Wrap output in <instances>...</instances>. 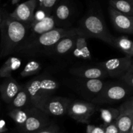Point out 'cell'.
I'll return each instance as SVG.
<instances>
[{
    "mask_svg": "<svg viewBox=\"0 0 133 133\" xmlns=\"http://www.w3.org/2000/svg\"><path fill=\"white\" fill-rule=\"evenodd\" d=\"M126 83H105L102 90L96 95L92 102L97 104L116 103L122 101L129 94V88Z\"/></svg>",
    "mask_w": 133,
    "mask_h": 133,
    "instance_id": "4",
    "label": "cell"
},
{
    "mask_svg": "<svg viewBox=\"0 0 133 133\" xmlns=\"http://www.w3.org/2000/svg\"><path fill=\"white\" fill-rule=\"evenodd\" d=\"M71 15V9L66 3H61L55 9V19L60 22L66 21Z\"/></svg>",
    "mask_w": 133,
    "mask_h": 133,
    "instance_id": "23",
    "label": "cell"
},
{
    "mask_svg": "<svg viewBox=\"0 0 133 133\" xmlns=\"http://www.w3.org/2000/svg\"><path fill=\"white\" fill-rule=\"evenodd\" d=\"M55 23V18L51 15H48L42 20L32 23L30 25L28 35L22 45L31 42L40 35L54 29Z\"/></svg>",
    "mask_w": 133,
    "mask_h": 133,
    "instance_id": "8",
    "label": "cell"
},
{
    "mask_svg": "<svg viewBox=\"0 0 133 133\" xmlns=\"http://www.w3.org/2000/svg\"><path fill=\"white\" fill-rule=\"evenodd\" d=\"M19 1V0H12V3L14 4H15V3H18Z\"/></svg>",
    "mask_w": 133,
    "mask_h": 133,
    "instance_id": "36",
    "label": "cell"
},
{
    "mask_svg": "<svg viewBox=\"0 0 133 133\" xmlns=\"http://www.w3.org/2000/svg\"><path fill=\"white\" fill-rule=\"evenodd\" d=\"M42 110L34 106L29 110V116L25 123V127L28 131H35L39 129L42 126V119L39 116L42 114Z\"/></svg>",
    "mask_w": 133,
    "mask_h": 133,
    "instance_id": "14",
    "label": "cell"
},
{
    "mask_svg": "<svg viewBox=\"0 0 133 133\" xmlns=\"http://www.w3.org/2000/svg\"><path fill=\"white\" fill-rule=\"evenodd\" d=\"M44 0H38V5H39V7H40V6L42 5L43 3H44Z\"/></svg>",
    "mask_w": 133,
    "mask_h": 133,
    "instance_id": "33",
    "label": "cell"
},
{
    "mask_svg": "<svg viewBox=\"0 0 133 133\" xmlns=\"http://www.w3.org/2000/svg\"><path fill=\"white\" fill-rule=\"evenodd\" d=\"M42 69V65L40 62L36 61H30L25 66L24 68L21 72L20 75L23 77L31 76L38 74Z\"/></svg>",
    "mask_w": 133,
    "mask_h": 133,
    "instance_id": "21",
    "label": "cell"
},
{
    "mask_svg": "<svg viewBox=\"0 0 133 133\" xmlns=\"http://www.w3.org/2000/svg\"><path fill=\"white\" fill-rule=\"evenodd\" d=\"M58 83L49 77L40 76L34 78L25 85L30 102L36 107L44 99L49 97L58 88Z\"/></svg>",
    "mask_w": 133,
    "mask_h": 133,
    "instance_id": "3",
    "label": "cell"
},
{
    "mask_svg": "<svg viewBox=\"0 0 133 133\" xmlns=\"http://www.w3.org/2000/svg\"><path fill=\"white\" fill-rule=\"evenodd\" d=\"M83 35L79 28H55L40 35L38 37L27 44L22 45V50L28 53H36L42 49H51L60 40L67 36Z\"/></svg>",
    "mask_w": 133,
    "mask_h": 133,
    "instance_id": "1",
    "label": "cell"
},
{
    "mask_svg": "<svg viewBox=\"0 0 133 133\" xmlns=\"http://www.w3.org/2000/svg\"><path fill=\"white\" fill-rule=\"evenodd\" d=\"M13 105L16 108H22L30 102L29 96L25 87L22 88L13 99Z\"/></svg>",
    "mask_w": 133,
    "mask_h": 133,
    "instance_id": "20",
    "label": "cell"
},
{
    "mask_svg": "<svg viewBox=\"0 0 133 133\" xmlns=\"http://www.w3.org/2000/svg\"><path fill=\"white\" fill-rule=\"evenodd\" d=\"M133 123V114L120 113L117 118L116 125L120 133H129Z\"/></svg>",
    "mask_w": 133,
    "mask_h": 133,
    "instance_id": "18",
    "label": "cell"
},
{
    "mask_svg": "<svg viewBox=\"0 0 133 133\" xmlns=\"http://www.w3.org/2000/svg\"><path fill=\"white\" fill-rule=\"evenodd\" d=\"M71 102V100L66 97L50 96L39 103L36 107L41 109L46 114L59 116L68 112Z\"/></svg>",
    "mask_w": 133,
    "mask_h": 133,
    "instance_id": "5",
    "label": "cell"
},
{
    "mask_svg": "<svg viewBox=\"0 0 133 133\" xmlns=\"http://www.w3.org/2000/svg\"><path fill=\"white\" fill-rule=\"evenodd\" d=\"M120 113H129L133 114V97L123 103L119 109Z\"/></svg>",
    "mask_w": 133,
    "mask_h": 133,
    "instance_id": "29",
    "label": "cell"
},
{
    "mask_svg": "<svg viewBox=\"0 0 133 133\" xmlns=\"http://www.w3.org/2000/svg\"><path fill=\"white\" fill-rule=\"evenodd\" d=\"M86 36L83 35H78L75 40L74 53L75 56L83 59H90L91 54L88 47Z\"/></svg>",
    "mask_w": 133,
    "mask_h": 133,
    "instance_id": "15",
    "label": "cell"
},
{
    "mask_svg": "<svg viewBox=\"0 0 133 133\" xmlns=\"http://www.w3.org/2000/svg\"><path fill=\"white\" fill-rule=\"evenodd\" d=\"M126 56L133 57V42L124 36L116 38V47Z\"/></svg>",
    "mask_w": 133,
    "mask_h": 133,
    "instance_id": "19",
    "label": "cell"
},
{
    "mask_svg": "<svg viewBox=\"0 0 133 133\" xmlns=\"http://www.w3.org/2000/svg\"><path fill=\"white\" fill-rule=\"evenodd\" d=\"M105 133H119V131L116 124L110 123L105 130Z\"/></svg>",
    "mask_w": 133,
    "mask_h": 133,
    "instance_id": "31",
    "label": "cell"
},
{
    "mask_svg": "<svg viewBox=\"0 0 133 133\" xmlns=\"http://www.w3.org/2000/svg\"><path fill=\"white\" fill-rule=\"evenodd\" d=\"M123 83H126L129 87L133 88V62L127 72L120 77Z\"/></svg>",
    "mask_w": 133,
    "mask_h": 133,
    "instance_id": "27",
    "label": "cell"
},
{
    "mask_svg": "<svg viewBox=\"0 0 133 133\" xmlns=\"http://www.w3.org/2000/svg\"><path fill=\"white\" fill-rule=\"evenodd\" d=\"M96 107L91 103L81 101H71L68 109V114L74 119L82 122H87L94 114Z\"/></svg>",
    "mask_w": 133,
    "mask_h": 133,
    "instance_id": "9",
    "label": "cell"
},
{
    "mask_svg": "<svg viewBox=\"0 0 133 133\" xmlns=\"http://www.w3.org/2000/svg\"><path fill=\"white\" fill-rule=\"evenodd\" d=\"M101 117L106 124H110L113 120L117 119L120 114L119 110L114 108L101 109L100 110Z\"/></svg>",
    "mask_w": 133,
    "mask_h": 133,
    "instance_id": "22",
    "label": "cell"
},
{
    "mask_svg": "<svg viewBox=\"0 0 133 133\" xmlns=\"http://www.w3.org/2000/svg\"><path fill=\"white\" fill-rule=\"evenodd\" d=\"M11 116L18 123L25 124L28 118L29 110L28 111H26V110H22L20 108H17V109L12 112Z\"/></svg>",
    "mask_w": 133,
    "mask_h": 133,
    "instance_id": "25",
    "label": "cell"
},
{
    "mask_svg": "<svg viewBox=\"0 0 133 133\" xmlns=\"http://www.w3.org/2000/svg\"><path fill=\"white\" fill-rule=\"evenodd\" d=\"M87 129L88 133H105V130L99 127L89 125Z\"/></svg>",
    "mask_w": 133,
    "mask_h": 133,
    "instance_id": "32",
    "label": "cell"
},
{
    "mask_svg": "<svg viewBox=\"0 0 133 133\" xmlns=\"http://www.w3.org/2000/svg\"><path fill=\"white\" fill-rule=\"evenodd\" d=\"M83 79V80L81 81V85L84 87V89L87 92H90L92 94H95L96 96L102 90L106 83L99 79Z\"/></svg>",
    "mask_w": 133,
    "mask_h": 133,
    "instance_id": "16",
    "label": "cell"
},
{
    "mask_svg": "<svg viewBox=\"0 0 133 133\" xmlns=\"http://www.w3.org/2000/svg\"><path fill=\"white\" fill-rule=\"evenodd\" d=\"M22 64V61L17 57H11L8 61L5 67V74L18 70Z\"/></svg>",
    "mask_w": 133,
    "mask_h": 133,
    "instance_id": "26",
    "label": "cell"
},
{
    "mask_svg": "<svg viewBox=\"0 0 133 133\" xmlns=\"http://www.w3.org/2000/svg\"><path fill=\"white\" fill-rule=\"evenodd\" d=\"M21 88L14 81H10L6 83L5 86V94L6 99L9 100L14 99Z\"/></svg>",
    "mask_w": 133,
    "mask_h": 133,
    "instance_id": "24",
    "label": "cell"
},
{
    "mask_svg": "<svg viewBox=\"0 0 133 133\" xmlns=\"http://www.w3.org/2000/svg\"><path fill=\"white\" fill-rule=\"evenodd\" d=\"M70 73L80 79H101L109 76L107 71L98 65L97 66H81L74 68L70 70Z\"/></svg>",
    "mask_w": 133,
    "mask_h": 133,
    "instance_id": "12",
    "label": "cell"
},
{
    "mask_svg": "<svg viewBox=\"0 0 133 133\" xmlns=\"http://www.w3.org/2000/svg\"><path fill=\"white\" fill-rule=\"evenodd\" d=\"M77 36H67L60 40L57 44L52 47V52L55 54L65 55L70 51L74 50L75 44Z\"/></svg>",
    "mask_w": 133,
    "mask_h": 133,
    "instance_id": "13",
    "label": "cell"
},
{
    "mask_svg": "<svg viewBox=\"0 0 133 133\" xmlns=\"http://www.w3.org/2000/svg\"><path fill=\"white\" fill-rule=\"evenodd\" d=\"M110 20L116 31L124 33L133 34V16L118 11L109 6Z\"/></svg>",
    "mask_w": 133,
    "mask_h": 133,
    "instance_id": "10",
    "label": "cell"
},
{
    "mask_svg": "<svg viewBox=\"0 0 133 133\" xmlns=\"http://www.w3.org/2000/svg\"><path fill=\"white\" fill-rule=\"evenodd\" d=\"M129 133H133V123H132V127H131V130H130Z\"/></svg>",
    "mask_w": 133,
    "mask_h": 133,
    "instance_id": "35",
    "label": "cell"
},
{
    "mask_svg": "<svg viewBox=\"0 0 133 133\" xmlns=\"http://www.w3.org/2000/svg\"><path fill=\"white\" fill-rule=\"evenodd\" d=\"M39 133H52V132H50V131H42V132H40Z\"/></svg>",
    "mask_w": 133,
    "mask_h": 133,
    "instance_id": "34",
    "label": "cell"
},
{
    "mask_svg": "<svg viewBox=\"0 0 133 133\" xmlns=\"http://www.w3.org/2000/svg\"><path fill=\"white\" fill-rule=\"evenodd\" d=\"M38 4V0H28L18 5L12 16L17 20L31 25L34 19L35 10Z\"/></svg>",
    "mask_w": 133,
    "mask_h": 133,
    "instance_id": "11",
    "label": "cell"
},
{
    "mask_svg": "<svg viewBox=\"0 0 133 133\" xmlns=\"http://www.w3.org/2000/svg\"><path fill=\"white\" fill-rule=\"evenodd\" d=\"M30 25L17 20L15 18L6 22V35L11 47L24 43L29 33Z\"/></svg>",
    "mask_w": 133,
    "mask_h": 133,
    "instance_id": "7",
    "label": "cell"
},
{
    "mask_svg": "<svg viewBox=\"0 0 133 133\" xmlns=\"http://www.w3.org/2000/svg\"><path fill=\"white\" fill-rule=\"evenodd\" d=\"M86 37L96 38L116 47V38L108 30L102 17L96 13L86 16L80 22L79 27Z\"/></svg>",
    "mask_w": 133,
    "mask_h": 133,
    "instance_id": "2",
    "label": "cell"
},
{
    "mask_svg": "<svg viewBox=\"0 0 133 133\" xmlns=\"http://www.w3.org/2000/svg\"><path fill=\"white\" fill-rule=\"evenodd\" d=\"M109 6L120 12L133 16V0H110Z\"/></svg>",
    "mask_w": 133,
    "mask_h": 133,
    "instance_id": "17",
    "label": "cell"
},
{
    "mask_svg": "<svg viewBox=\"0 0 133 133\" xmlns=\"http://www.w3.org/2000/svg\"><path fill=\"white\" fill-rule=\"evenodd\" d=\"M132 64V57L125 56L121 58H112L98 63L111 77H121L127 71Z\"/></svg>",
    "mask_w": 133,
    "mask_h": 133,
    "instance_id": "6",
    "label": "cell"
},
{
    "mask_svg": "<svg viewBox=\"0 0 133 133\" xmlns=\"http://www.w3.org/2000/svg\"><path fill=\"white\" fill-rule=\"evenodd\" d=\"M47 16H48V14H47L44 10H42V9H39L38 11L36 12V13H35V15H34V19L32 23L42 20V19H44V18H45Z\"/></svg>",
    "mask_w": 133,
    "mask_h": 133,
    "instance_id": "30",
    "label": "cell"
},
{
    "mask_svg": "<svg viewBox=\"0 0 133 133\" xmlns=\"http://www.w3.org/2000/svg\"><path fill=\"white\" fill-rule=\"evenodd\" d=\"M57 1V0H44L40 9L44 10L48 15H51V12L53 10Z\"/></svg>",
    "mask_w": 133,
    "mask_h": 133,
    "instance_id": "28",
    "label": "cell"
}]
</instances>
